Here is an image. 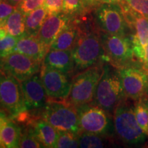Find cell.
<instances>
[{
	"mask_svg": "<svg viewBox=\"0 0 148 148\" xmlns=\"http://www.w3.org/2000/svg\"><path fill=\"white\" fill-rule=\"evenodd\" d=\"M126 99L119 70L105 62L92 103L112 115L116 107Z\"/></svg>",
	"mask_w": 148,
	"mask_h": 148,
	"instance_id": "6da1fadb",
	"label": "cell"
},
{
	"mask_svg": "<svg viewBox=\"0 0 148 148\" xmlns=\"http://www.w3.org/2000/svg\"><path fill=\"white\" fill-rule=\"evenodd\" d=\"M114 134L122 143L129 145H140L148 138L139 126L134 113V106L127 99L115 108L112 114Z\"/></svg>",
	"mask_w": 148,
	"mask_h": 148,
	"instance_id": "7a4b0ae2",
	"label": "cell"
},
{
	"mask_svg": "<svg viewBox=\"0 0 148 148\" xmlns=\"http://www.w3.org/2000/svg\"><path fill=\"white\" fill-rule=\"evenodd\" d=\"M71 52L74 63L73 75L101 61H104L100 30L84 34L79 33L78 39L71 49Z\"/></svg>",
	"mask_w": 148,
	"mask_h": 148,
	"instance_id": "3957f363",
	"label": "cell"
},
{
	"mask_svg": "<svg viewBox=\"0 0 148 148\" xmlns=\"http://www.w3.org/2000/svg\"><path fill=\"white\" fill-rule=\"evenodd\" d=\"M104 62L101 61L73 75L69 96L65 99L68 103L77 108L92 102Z\"/></svg>",
	"mask_w": 148,
	"mask_h": 148,
	"instance_id": "277c9868",
	"label": "cell"
},
{
	"mask_svg": "<svg viewBox=\"0 0 148 148\" xmlns=\"http://www.w3.org/2000/svg\"><path fill=\"white\" fill-rule=\"evenodd\" d=\"M103 60L116 69L138 62L133 52L130 36L110 34L100 31Z\"/></svg>",
	"mask_w": 148,
	"mask_h": 148,
	"instance_id": "5b68a950",
	"label": "cell"
},
{
	"mask_svg": "<svg viewBox=\"0 0 148 148\" xmlns=\"http://www.w3.org/2000/svg\"><path fill=\"white\" fill-rule=\"evenodd\" d=\"M75 108L80 131L108 138L114 134L112 115L101 107L90 103Z\"/></svg>",
	"mask_w": 148,
	"mask_h": 148,
	"instance_id": "8992f818",
	"label": "cell"
},
{
	"mask_svg": "<svg viewBox=\"0 0 148 148\" xmlns=\"http://www.w3.org/2000/svg\"><path fill=\"white\" fill-rule=\"evenodd\" d=\"M40 111V118L58 131H71L77 134L80 132L76 108L65 99H49Z\"/></svg>",
	"mask_w": 148,
	"mask_h": 148,
	"instance_id": "52a82bcc",
	"label": "cell"
},
{
	"mask_svg": "<svg viewBox=\"0 0 148 148\" xmlns=\"http://www.w3.org/2000/svg\"><path fill=\"white\" fill-rule=\"evenodd\" d=\"M94 19L101 32L121 36L131 35L121 5L117 3L99 4L95 8Z\"/></svg>",
	"mask_w": 148,
	"mask_h": 148,
	"instance_id": "ba28073f",
	"label": "cell"
},
{
	"mask_svg": "<svg viewBox=\"0 0 148 148\" xmlns=\"http://www.w3.org/2000/svg\"><path fill=\"white\" fill-rule=\"evenodd\" d=\"M0 106L12 119L27 111L21 82L2 71H0Z\"/></svg>",
	"mask_w": 148,
	"mask_h": 148,
	"instance_id": "9c48e42d",
	"label": "cell"
},
{
	"mask_svg": "<svg viewBox=\"0 0 148 148\" xmlns=\"http://www.w3.org/2000/svg\"><path fill=\"white\" fill-rule=\"evenodd\" d=\"M127 97L138 101L148 94V72L140 63L118 69Z\"/></svg>",
	"mask_w": 148,
	"mask_h": 148,
	"instance_id": "30bf717a",
	"label": "cell"
},
{
	"mask_svg": "<svg viewBox=\"0 0 148 148\" xmlns=\"http://www.w3.org/2000/svg\"><path fill=\"white\" fill-rule=\"evenodd\" d=\"M41 66L40 62L16 51L0 58L1 71L13 76L20 82L38 73Z\"/></svg>",
	"mask_w": 148,
	"mask_h": 148,
	"instance_id": "8fae6325",
	"label": "cell"
},
{
	"mask_svg": "<svg viewBox=\"0 0 148 148\" xmlns=\"http://www.w3.org/2000/svg\"><path fill=\"white\" fill-rule=\"evenodd\" d=\"M40 76L49 99H65L68 97L71 87V75L42 65Z\"/></svg>",
	"mask_w": 148,
	"mask_h": 148,
	"instance_id": "7c38bea8",
	"label": "cell"
},
{
	"mask_svg": "<svg viewBox=\"0 0 148 148\" xmlns=\"http://www.w3.org/2000/svg\"><path fill=\"white\" fill-rule=\"evenodd\" d=\"M21 86L27 110H40L45 106L49 97L38 73L21 82Z\"/></svg>",
	"mask_w": 148,
	"mask_h": 148,
	"instance_id": "4fadbf2b",
	"label": "cell"
},
{
	"mask_svg": "<svg viewBox=\"0 0 148 148\" xmlns=\"http://www.w3.org/2000/svg\"><path fill=\"white\" fill-rule=\"evenodd\" d=\"M72 18L61 12L48 15L42 23L37 37L47 47H50L59 34L71 23Z\"/></svg>",
	"mask_w": 148,
	"mask_h": 148,
	"instance_id": "5bb4252c",
	"label": "cell"
},
{
	"mask_svg": "<svg viewBox=\"0 0 148 148\" xmlns=\"http://www.w3.org/2000/svg\"><path fill=\"white\" fill-rule=\"evenodd\" d=\"M121 5L125 21L131 32V36L136 38L144 48L148 44V18L133 10L125 0Z\"/></svg>",
	"mask_w": 148,
	"mask_h": 148,
	"instance_id": "9a60e30c",
	"label": "cell"
},
{
	"mask_svg": "<svg viewBox=\"0 0 148 148\" xmlns=\"http://www.w3.org/2000/svg\"><path fill=\"white\" fill-rule=\"evenodd\" d=\"M26 125L32 129L36 137L44 147H56L59 132L50 123L40 118V116H32Z\"/></svg>",
	"mask_w": 148,
	"mask_h": 148,
	"instance_id": "2e32d148",
	"label": "cell"
},
{
	"mask_svg": "<svg viewBox=\"0 0 148 148\" xmlns=\"http://www.w3.org/2000/svg\"><path fill=\"white\" fill-rule=\"evenodd\" d=\"M49 49V47L44 45L37 36L25 34L19 37L14 51L23 53L42 63Z\"/></svg>",
	"mask_w": 148,
	"mask_h": 148,
	"instance_id": "e0dca14e",
	"label": "cell"
},
{
	"mask_svg": "<svg viewBox=\"0 0 148 148\" xmlns=\"http://www.w3.org/2000/svg\"><path fill=\"white\" fill-rule=\"evenodd\" d=\"M42 65L73 76L74 63L71 50L49 49L42 60Z\"/></svg>",
	"mask_w": 148,
	"mask_h": 148,
	"instance_id": "ac0fdd59",
	"label": "cell"
},
{
	"mask_svg": "<svg viewBox=\"0 0 148 148\" xmlns=\"http://www.w3.org/2000/svg\"><path fill=\"white\" fill-rule=\"evenodd\" d=\"M0 129L4 147H18L22 132L21 127L1 111H0Z\"/></svg>",
	"mask_w": 148,
	"mask_h": 148,
	"instance_id": "d6986e66",
	"label": "cell"
},
{
	"mask_svg": "<svg viewBox=\"0 0 148 148\" xmlns=\"http://www.w3.org/2000/svg\"><path fill=\"white\" fill-rule=\"evenodd\" d=\"M79 36V32L76 25L73 21L61 32L53 40L49 49L55 50H71Z\"/></svg>",
	"mask_w": 148,
	"mask_h": 148,
	"instance_id": "ffe728a7",
	"label": "cell"
},
{
	"mask_svg": "<svg viewBox=\"0 0 148 148\" xmlns=\"http://www.w3.org/2000/svg\"><path fill=\"white\" fill-rule=\"evenodd\" d=\"M48 14L43 5L25 15V34L37 36Z\"/></svg>",
	"mask_w": 148,
	"mask_h": 148,
	"instance_id": "44dd1931",
	"label": "cell"
},
{
	"mask_svg": "<svg viewBox=\"0 0 148 148\" xmlns=\"http://www.w3.org/2000/svg\"><path fill=\"white\" fill-rule=\"evenodd\" d=\"M4 28L8 34L15 37L25 35V14L19 9L16 10L6 18L4 22Z\"/></svg>",
	"mask_w": 148,
	"mask_h": 148,
	"instance_id": "7402d4cb",
	"label": "cell"
},
{
	"mask_svg": "<svg viewBox=\"0 0 148 148\" xmlns=\"http://www.w3.org/2000/svg\"><path fill=\"white\" fill-rule=\"evenodd\" d=\"M79 147L82 148H101L108 144L110 138L93 133L80 131L78 134Z\"/></svg>",
	"mask_w": 148,
	"mask_h": 148,
	"instance_id": "603a6c76",
	"label": "cell"
},
{
	"mask_svg": "<svg viewBox=\"0 0 148 148\" xmlns=\"http://www.w3.org/2000/svg\"><path fill=\"white\" fill-rule=\"evenodd\" d=\"M134 113L138 125L148 137V108L143 99L136 101Z\"/></svg>",
	"mask_w": 148,
	"mask_h": 148,
	"instance_id": "cb8c5ba5",
	"label": "cell"
},
{
	"mask_svg": "<svg viewBox=\"0 0 148 148\" xmlns=\"http://www.w3.org/2000/svg\"><path fill=\"white\" fill-rule=\"evenodd\" d=\"M59 136L56 147L77 148L79 147L78 134L71 131H58Z\"/></svg>",
	"mask_w": 148,
	"mask_h": 148,
	"instance_id": "d4e9b609",
	"label": "cell"
},
{
	"mask_svg": "<svg viewBox=\"0 0 148 148\" xmlns=\"http://www.w3.org/2000/svg\"><path fill=\"white\" fill-rule=\"evenodd\" d=\"M82 0H62V12L71 18L87 12Z\"/></svg>",
	"mask_w": 148,
	"mask_h": 148,
	"instance_id": "484cf974",
	"label": "cell"
},
{
	"mask_svg": "<svg viewBox=\"0 0 148 148\" xmlns=\"http://www.w3.org/2000/svg\"><path fill=\"white\" fill-rule=\"evenodd\" d=\"M18 147L21 148H40L44 147L42 143L36 137L34 132L29 126L21 132Z\"/></svg>",
	"mask_w": 148,
	"mask_h": 148,
	"instance_id": "4316f807",
	"label": "cell"
},
{
	"mask_svg": "<svg viewBox=\"0 0 148 148\" xmlns=\"http://www.w3.org/2000/svg\"><path fill=\"white\" fill-rule=\"evenodd\" d=\"M19 37H15L7 34L0 40V58H4L11 53L14 52V48Z\"/></svg>",
	"mask_w": 148,
	"mask_h": 148,
	"instance_id": "83f0119b",
	"label": "cell"
},
{
	"mask_svg": "<svg viewBox=\"0 0 148 148\" xmlns=\"http://www.w3.org/2000/svg\"><path fill=\"white\" fill-rule=\"evenodd\" d=\"M45 0H23L16 8L25 14L43 5Z\"/></svg>",
	"mask_w": 148,
	"mask_h": 148,
	"instance_id": "f1b7e54d",
	"label": "cell"
},
{
	"mask_svg": "<svg viewBox=\"0 0 148 148\" xmlns=\"http://www.w3.org/2000/svg\"><path fill=\"white\" fill-rule=\"evenodd\" d=\"M133 10L148 18V0H125Z\"/></svg>",
	"mask_w": 148,
	"mask_h": 148,
	"instance_id": "f546056e",
	"label": "cell"
},
{
	"mask_svg": "<svg viewBox=\"0 0 148 148\" xmlns=\"http://www.w3.org/2000/svg\"><path fill=\"white\" fill-rule=\"evenodd\" d=\"M43 7L48 15L60 13L62 9V0H45Z\"/></svg>",
	"mask_w": 148,
	"mask_h": 148,
	"instance_id": "4dcf8cb0",
	"label": "cell"
},
{
	"mask_svg": "<svg viewBox=\"0 0 148 148\" xmlns=\"http://www.w3.org/2000/svg\"><path fill=\"white\" fill-rule=\"evenodd\" d=\"M16 8V7L13 6L4 0H0V20L5 21Z\"/></svg>",
	"mask_w": 148,
	"mask_h": 148,
	"instance_id": "1f68e13d",
	"label": "cell"
},
{
	"mask_svg": "<svg viewBox=\"0 0 148 148\" xmlns=\"http://www.w3.org/2000/svg\"><path fill=\"white\" fill-rule=\"evenodd\" d=\"M82 2L86 10L92 8H96L99 4H101L100 0H82Z\"/></svg>",
	"mask_w": 148,
	"mask_h": 148,
	"instance_id": "d6a6232c",
	"label": "cell"
},
{
	"mask_svg": "<svg viewBox=\"0 0 148 148\" xmlns=\"http://www.w3.org/2000/svg\"><path fill=\"white\" fill-rule=\"evenodd\" d=\"M141 65L148 72V44L146 46L144 58L141 62Z\"/></svg>",
	"mask_w": 148,
	"mask_h": 148,
	"instance_id": "836d02e7",
	"label": "cell"
},
{
	"mask_svg": "<svg viewBox=\"0 0 148 148\" xmlns=\"http://www.w3.org/2000/svg\"><path fill=\"white\" fill-rule=\"evenodd\" d=\"M101 3H117L120 4L124 0H100Z\"/></svg>",
	"mask_w": 148,
	"mask_h": 148,
	"instance_id": "e575fe53",
	"label": "cell"
},
{
	"mask_svg": "<svg viewBox=\"0 0 148 148\" xmlns=\"http://www.w3.org/2000/svg\"><path fill=\"white\" fill-rule=\"evenodd\" d=\"M4 1H7V2L9 3L11 5H12L13 6L17 7L23 0H4Z\"/></svg>",
	"mask_w": 148,
	"mask_h": 148,
	"instance_id": "d590c367",
	"label": "cell"
},
{
	"mask_svg": "<svg viewBox=\"0 0 148 148\" xmlns=\"http://www.w3.org/2000/svg\"><path fill=\"white\" fill-rule=\"evenodd\" d=\"M7 34H8V33H7L6 30H5L4 27H0V40L2 39L3 38H4Z\"/></svg>",
	"mask_w": 148,
	"mask_h": 148,
	"instance_id": "8d00e7d4",
	"label": "cell"
},
{
	"mask_svg": "<svg viewBox=\"0 0 148 148\" xmlns=\"http://www.w3.org/2000/svg\"><path fill=\"white\" fill-rule=\"evenodd\" d=\"M142 99H143L144 102L145 103V104L147 105V108H148V97H147V96H146V97L142 98Z\"/></svg>",
	"mask_w": 148,
	"mask_h": 148,
	"instance_id": "74e56055",
	"label": "cell"
},
{
	"mask_svg": "<svg viewBox=\"0 0 148 148\" xmlns=\"http://www.w3.org/2000/svg\"><path fill=\"white\" fill-rule=\"evenodd\" d=\"M0 147H4V145L2 143V140H1V129H0Z\"/></svg>",
	"mask_w": 148,
	"mask_h": 148,
	"instance_id": "f35d334b",
	"label": "cell"
},
{
	"mask_svg": "<svg viewBox=\"0 0 148 148\" xmlns=\"http://www.w3.org/2000/svg\"><path fill=\"white\" fill-rule=\"evenodd\" d=\"M4 22L5 21H1V20H0V27H4Z\"/></svg>",
	"mask_w": 148,
	"mask_h": 148,
	"instance_id": "ab89813d",
	"label": "cell"
},
{
	"mask_svg": "<svg viewBox=\"0 0 148 148\" xmlns=\"http://www.w3.org/2000/svg\"><path fill=\"white\" fill-rule=\"evenodd\" d=\"M146 147H148V143H147V146H146Z\"/></svg>",
	"mask_w": 148,
	"mask_h": 148,
	"instance_id": "60d3db41",
	"label": "cell"
},
{
	"mask_svg": "<svg viewBox=\"0 0 148 148\" xmlns=\"http://www.w3.org/2000/svg\"><path fill=\"white\" fill-rule=\"evenodd\" d=\"M0 71H1V69H0Z\"/></svg>",
	"mask_w": 148,
	"mask_h": 148,
	"instance_id": "b9f144b4",
	"label": "cell"
},
{
	"mask_svg": "<svg viewBox=\"0 0 148 148\" xmlns=\"http://www.w3.org/2000/svg\"><path fill=\"white\" fill-rule=\"evenodd\" d=\"M147 96H148V95H147Z\"/></svg>",
	"mask_w": 148,
	"mask_h": 148,
	"instance_id": "7bdbcfd3",
	"label": "cell"
}]
</instances>
